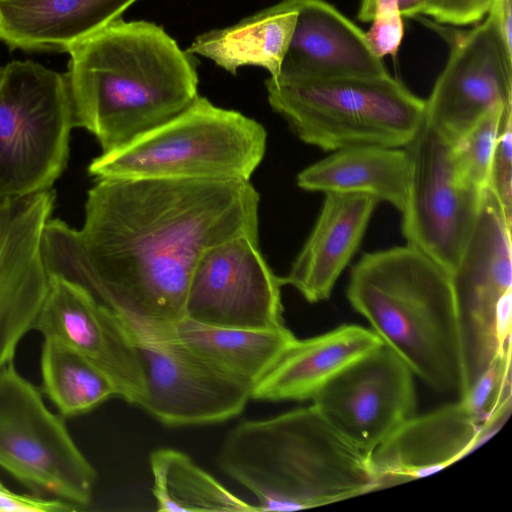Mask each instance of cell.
Segmentation results:
<instances>
[{"label": "cell", "instance_id": "obj_1", "mask_svg": "<svg viewBox=\"0 0 512 512\" xmlns=\"http://www.w3.org/2000/svg\"><path fill=\"white\" fill-rule=\"evenodd\" d=\"M260 195L247 180H95L81 229L50 218V273L85 287L131 333L185 318L193 272L211 247L259 235Z\"/></svg>", "mask_w": 512, "mask_h": 512}, {"label": "cell", "instance_id": "obj_2", "mask_svg": "<svg viewBox=\"0 0 512 512\" xmlns=\"http://www.w3.org/2000/svg\"><path fill=\"white\" fill-rule=\"evenodd\" d=\"M65 73L74 127L115 151L199 96L197 60L152 22L117 18L71 45Z\"/></svg>", "mask_w": 512, "mask_h": 512}, {"label": "cell", "instance_id": "obj_3", "mask_svg": "<svg viewBox=\"0 0 512 512\" xmlns=\"http://www.w3.org/2000/svg\"><path fill=\"white\" fill-rule=\"evenodd\" d=\"M218 467L259 511H293L379 490L371 456L339 435L312 404L245 420L224 438Z\"/></svg>", "mask_w": 512, "mask_h": 512}, {"label": "cell", "instance_id": "obj_4", "mask_svg": "<svg viewBox=\"0 0 512 512\" xmlns=\"http://www.w3.org/2000/svg\"><path fill=\"white\" fill-rule=\"evenodd\" d=\"M346 296L413 375L438 392H460V335L448 272L408 244L367 252L350 271Z\"/></svg>", "mask_w": 512, "mask_h": 512}, {"label": "cell", "instance_id": "obj_5", "mask_svg": "<svg viewBox=\"0 0 512 512\" xmlns=\"http://www.w3.org/2000/svg\"><path fill=\"white\" fill-rule=\"evenodd\" d=\"M268 102L304 143L323 151L403 148L425 117V100L390 73L265 81Z\"/></svg>", "mask_w": 512, "mask_h": 512}, {"label": "cell", "instance_id": "obj_6", "mask_svg": "<svg viewBox=\"0 0 512 512\" xmlns=\"http://www.w3.org/2000/svg\"><path fill=\"white\" fill-rule=\"evenodd\" d=\"M264 126L253 118L197 99L176 117L129 144L101 153L88 166L108 178L247 180L262 162Z\"/></svg>", "mask_w": 512, "mask_h": 512}, {"label": "cell", "instance_id": "obj_7", "mask_svg": "<svg viewBox=\"0 0 512 512\" xmlns=\"http://www.w3.org/2000/svg\"><path fill=\"white\" fill-rule=\"evenodd\" d=\"M72 107L65 74L14 60L0 80V200L52 189L69 157Z\"/></svg>", "mask_w": 512, "mask_h": 512}, {"label": "cell", "instance_id": "obj_8", "mask_svg": "<svg viewBox=\"0 0 512 512\" xmlns=\"http://www.w3.org/2000/svg\"><path fill=\"white\" fill-rule=\"evenodd\" d=\"M511 225L487 187L474 230L450 274L461 348L459 395L511 346Z\"/></svg>", "mask_w": 512, "mask_h": 512}, {"label": "cell", "instance_id": "obj_9", "mask_svg": "<svg viewBox=\"0 0 512 512\" xmlns=\"http://www.w3.org/2000/svg\"><path fill=\"white\" fill-rule=\"evenodd\" d=\"M0 467L37 495L91 503L96 470L13 362L0 369Z\"/></svg>", "mask_w": 512, "mask_h": 512}, {"label": "cell", "instance_id": "obj_10", "mask_svg": "<svg viewBox=\"0 0 512 512\" xmlns=\"http://www.w3.org/2000/svg\"><path fill=\"white\" fill-rule=\"evenodd\" d=\"M403 148L409 182L402 234L408 245L451 274L474 230L485 189L460 176L452 142L425 119Z\"/></svg>", "mask_w": 512, "mask_h": 512}, {"label": "cell", "instance_id": "obj_11", "mask_svg": "<svg viewBox=\"0 0 512 512\" xmlns=\"http://www.w3.org/2000/svg\"><path fill=\"white\" fill-rule=\"evenodd\" d=\"M145 376L140 407L171 427L224 422L239 415L253 386L208 362L165 329L131 333Z\"/></svg>", "mask_w": 512, "mask_h": 512}, {"label": "cell", "instance_id": "obj_12", "mask_svg": "<svg viewBox=\"0 0 512 512\" xmlns=\"http://www.w3.org/2000/svg\"><path fill=\"white\" fill-rule=\"evenodd\" d=\"M283 285L261 252L259 235L230 238L199 260L187 292L185 318L228 328H283Z\"/></svg>", "mask_w": 512, "mask_h": 512}, {"label": "cell", "instance_id": "obj_13", "mask_svg": "<svg viewBox=\"0 0 512 512\" xmlns=\"http://www.w3.org/2000/svg\"><path fill=\"white\" fill-rule=\"evenodd\" d=\"M312 401L339 435L371 456L415 415L413 373L382 344L336 375Z\"/></svg>", "mask_w": 512, "mask_h": 512}, {"label": "cell", "instance_id": "obj_14", "mask_svg": "<svg viewBox=\"0 0 512 512\" xmlns=\"http://www.w3.org/2000/svg\"><path fill=\"white\" fill-rule=\"evenodd\" d=\"M55 198L52 188L0 200V369L34 329L49 290L43 240Z\"/></svg>", "mask_w": 512, "mask_h": 512}, {"label": "cell", "instance_id": "obj_15", "mask_svg": "<svg viewBox=\"0 0 512 512\" xmlns=\"http://www.w3.org/2000/svg\"><path fill=\"white\" fill-rule=\"evenodd\" d=\"M450 47L424 119L454 143L489 110L512 105V51L489 15L455 35Z\"/></svg>", "mask_w": 512, "mask_h": 512}, {"label": "cell", "instance_id": "obj_16", "mask_svg": "<svg viewBox=\"0 0 512 512\" xmlns=\"http://www.w3.org/2000/svg\"><path fill=\"white\" fill-rule=\"evenodd\" d=\"M50 274L34 329L74 349L109 378L117 397L140 407L146 392L144 370L124 322L82 285Z\"/></svg>", "mask_w": 512, "mask_h": 512}, {"label": "cell", "instance_id": "obj_17", "mask_svg": "<svg viewBox=\"0 0 512 512\" xmlns=\"http://www.w3.org/2000/svg\"><path fill=\"white\" fill-rule=\"evenodd\" d=\"M483 423L460 400L413 415L371 455L379 489L436 473L470 454L486 442Z\"/></svg>", "mask_w": 512, "mask_h": 512}, {"label": "cell", "instance_id": "obj_18", "mask_svg": "<svg viewBox=\"0 0 512 512\" xmlns=\"http://www.w3.org/2000/svg\"><path fill=\"white\" fill-rule=\"evenodd\" d=\"M388 70L364 31L325 0H299L293 36L276 78L382 76Z\"/></svg>", "mask_w": 512, "mask_h": 512}, {"label": "cell", "instance_id": "obj_19", "mask_svg": "<svg viewBox=\"0 0 512 512\" xmlns=\"http://www.w3.org/2000/svg\"><path fill=\"white\" fill-rule=\"evenodd\" d=\"M378 200L366 194L325 193L307 240L282 277L310 303L330 298L343 270L357 251Z\"/></svg>", "mask_w": 512, "mask_h": 512}, {"label": "cell", "instance_id": "obj_20", "mask_svg": "<svg viewBox=\"0 0 512 512\" xmlns=\"http://www.w3.org/2000/svg\"><path fill=\"white\" fill-rule=\"evenodd\" d=\"M382 344L372 329L356 324H344L306 339L295 338L254 384L251 398L312 400L336 375Z\"/></svg>", "mask_w": 512, "mask_h": 512}, {"label": "cell", "instance_id": "obj_21", "mask_svg": "<svg viewBox=\"0 0 512 512\" xmlns=\"http://www.w3.org/2000/svg\"><path fill=\"white\" fill-rule=\"evenodd\" d=\"M137 0H0V42L11 51L67 52Z\"/></svg>", "mask_w": 512, "mask_h": 512}, {"label": "cell", "instance_id": "obj_22", "mask_svg": "<svg viewBox=\"0 0 512 512\" xmlns=\"http://www.w3.org/2000/svg\"><path fill=\"white\" fill-rule=\"evenodd\" d=\"M296 182L310 192L366 194L402 212L409 182L408 156L404 148L340 149L303 169Z\"/></svg>", "mask_w": 512, "mask_h": 512}, {"label": "cell", "instance_id": "obj_23", "mask_svg": "<svg viewBox=\"0 0 512 512\" xmlns=\"http://www.w3.org/2000/svg\"><path fill=\"white\" fill-rule=\"evenodd\" d=\"M298 12L299 0H281L232 26L198 35L186 51L212 60L231 74H236L242 66H258L276 78Z\"/></svg>", "mask_w": 512, "mask_h": 512}, {"label": "cell", "instance_id": "obj_24", "mask_svg": "<svg viewBox=\"0 0 512 512\" xmlns=\"http://www.w3.org/2000/svg\"><path fill=\"white\" fill-rule=\"evenodd\" d=\"M165 330L194 353L252 386L296 338L286 326L272 330L228 328L187 318Z\"/></svg>", "mask_w": 512, "mask_h": 512}, {"label": "cell", "instance_id": "obj_25", "mask_svg": "<svg viewBox=\"0 0 512 512\" xmlns=\"http://www.w3.org/2000/svg\"><path fill=\"white\" fill-rule=\"evenodd\" d=\"M157 511H259L200 468L185 453L161 448L150 455Z\"/></svg>", "mask_w": 512, "mask_h": 512}, {"label": "cell", "instance_id": "obj_26", "mask_svg": "<svg viewBox=\"0 0 512 512\" xmlns=\"http://www.w3.org/2000/svg\"><path fill=\"white\" fill-rule=\"evenodd\" d=\"M42 387L64 417L87 413L117 397L109 378L66 344L44 338L41 349Z\"/></svg>", "mask_w": 512, "mask_h": 512}, {"label": "cell", "instance_id": "obj_27", "mask_svg": "<svg viewBox=\"0 0 512 512\" xmlns=\"http://www.w3.org/2000/svg\"><path fill=\"white\" fill-rule=\"evenodd\" d=\"M512 105H500L485 113L469 130L452 143V156L460 176L486 189L490 166L503 111Z\"/></svg>", "mask_w": 512, "mask_h": 512}, {"label": "cell", "instance_id": "obj_28", "mask_svg": "<svg viewBox=\"0 0 512 512\" xmlns=\"http://www.w3.org/2000/svg\"><path fill=\"white\" fill-rule=\"evenodd\" d=\"M511 347L502 352L460 401L483 422L512 400Z\"/></svg>", "mask_w": 512, "mask_h": 512}, {"label": "cell", "instance_id": "obj_29", "mask_svg": "<svg viewBox=\"0 0 512 512\" xmlns=\"http://www.w3.org/2000/svg\"><path fill=\"white\" fill-rule=\"evenodd\" d=\"M487 187L512 220V106L506 107L502 114Z\"/></svg>", "mask_w": 512, "mask_h": 512}, {"label": "cell", "instance_id": "obj_30", "mask_svg": "<svg viewBox=\"0 0 512 512\" xmlns=\"http://www.w3.org/2000/svg\"><path fill=\"white\" fill-rule=\"evenodd\" d=\"M492 0H426L420 14L450 25L480 22L488 13Z\"/></svg>", "mask_w": 512, "mask_h": 512}, {"label": "cell", "instance_id": "obj_31", "mask_svg": "<svg viewBox=\"0 0 512 512\" xmlns=\"http://www.w3.org/2000/svg\"><path fill=\"white\" fill-rule=\"evenodd\" d=\"M71 510L76 509L61 500L37 494L15 493L0 482L1 512H65Z\"/></svg>", "mask_w": 512, "mask_h": 512}, {"label": "cell", "instance_id": "obj_32", "mask_svg": "<svg viewBox=\"0 0 512 512\" xmlns=\"http://www.w3.org/2000/svg\"><path fill=\"white\" fill-rule=\"evenodd\" d=\"M357 16L362 22L403 19L399 0H361Z\"/></svg>", "mask_w": 512, "mask_h": 512}, {"label": "cell", "instance_id": "obj_33", "mask_svg": "<svg viewBox=\"0 0 512 512\" xmlns=\"http://www.w3.org/2000/svg\"><path fill=\"white\" fill-rule=\"evenodd\" d=\"M487 15L496 24L505 46L512 51V0H492Z\"/></svg>", "mask_w": 512, "mask_h": 512}, {"label": "cell", "instance_id": "obj_34", "mask_svg": "<svg viewBox=\"0 0 512 512\" xmlns=\"http://www.w3.org/2000/svg\"><path fill=\"white\" fill-rule=\"evenodd\" d=\"M426 0H399V8L402 17L412 18L420 15Z\"/></svg>", "mask_w": 512, "mask_h": 512}, {"label": "cell", "instance_id": "obj_35", "mask_svg": "<svg viewBox=\"0 0 512 512\" xmlns=\"http://www.w3.org/2000/svg\"><path fill=\"white\" fill-rule=\"evenodd\" d=\"M2 73H3V67H0V80H1V77H2Z\"/></svg>", "mask_w": 512, "mask_h": 512}]
</instances>
